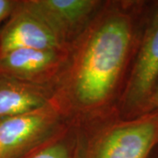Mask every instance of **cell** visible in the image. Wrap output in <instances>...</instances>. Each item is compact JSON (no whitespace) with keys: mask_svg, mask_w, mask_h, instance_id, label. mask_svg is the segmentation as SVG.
Masks as SVG:
<instances>
[{"mask_svg":"<svg viewBox=\"0 0 158 158\" xmlns=\"http://www.w3.org/2000/svg\"><path fill=\"white\" fill-rule=\"evenodd\" d=\"M158 142V115H118L94 138H84L80 158H148Z\"/></svg>","mask_w":158,"mask_h":158,"instance_id":"cell-3","label":"cell"},{"mask_svg":"<svg viewBox=\"0 0 158 158\" xmlns=\"http://www.w3.org/2000/svg\"><path fill=\"white\" fill-rule=\"evenodd\" d=\"M51 29L28 11L16 5L13 12L0 27V56L21 48L68 49Z\"/></svg>","mask_w":158,"mask_h":158,"instance_id":"cell-7","label":"cell"},{"mask_svg":"<svg viewBox=\"0 0 158 158\" xmlns=\"http://www.w3.org/2000/svg\"><path fill=\"white\" fill-rule=\"evenodd\" d=\"M23 10L40 19L67 47L84 32L103 6L97 0L18 1Z\"/></svg>","mask_w":158,"mask_h":158,"instance_id":"cell-5","label":"cell"},{"mask_svg":"<svg viewBox=\"0 0 158 158\" xmlns=\"http://www.w3.org/2000/svg\"><path fill=\"white\" fill-rule=\"evenodd\" d=\"M145 1L103 4L69 45L67 61L52 85L53 100L64 116H102L119 102L146 16ZM118 110V109H117Z\"/></svg>","mask_w":158,"mask_h":158,"instance_id":"cell-1","label":"cell"},{"mask_svg":"<svg viewBox=\"0 0 158 158\" xmlns=\"http://www.w3.org/2000/svg\"><path fill=\"white\" fill-rule=\"evenodd\" d=\"M53 101L50 87L0 73V119L32 113Z\"/></svg>","mask_w":158,"mask_h":158,"instance_id":"cell-8","label":"cell"},{"mask_svg":"<svg viewBox=\"0 0 158 158\" xmlns=\"http://www.w3.org/2000/svg\"><path fill=\"white\" fill-rule=\"evenodd\" d=\"M70 120L53 101L32 113L0 119V158H17Z\"/></svg>","mask_w":158,"mask_h":158,"instance_id":"cell-4","label":"cell"},{"mask_svg":"<svg viewBox=\"0 0 158 158\" xmlns=\"http://www.w3.org/2000/svg\"><path fill=\"white\" fill-rule=\"evenodd\" d=\"M142 115H158V82L139 116Z\"/></svg>","mask_w":158,"mask_h":158,"instance_id":"cell-10","label":"cell"},{"mask_svg":"<svg viewBox=\"0 0 158 158\" xmlns=\"http://www.w3.org/2000/svg\"><path fill=\"white\" fill-rule=\"evenodd\" d=\"M148 158H158V142L156 144V146L153 148Z\"/></svg>","mask_w":158,"mask_h":158,"instance_id":"cell-12","label":"cell"},{"mask_svg":"<svg viewBox=\"0 0 158 158\" xmlns=\"http://www.w3.org/2000/svg\"><path fill=\"white\" fill-rule=\"evenodd\" d=\"M16 5V0H0V27L1 24L10 18Z\"/></svg>","mask_w":158,"mask_h":158,"instance_id":"cell-11","label":"cell"},{"mask_svg":"<svg viewBox=\"0 0 158 158\" xmlns=\"http://www.w3.org/2000/svg\"><path fill=\"white\" fill-rule=\"evenodd\" d=\"M158 82V1L148 4L135 55L118 105L121 118L138 117Z\"/></svg>","mask_w":158,"mask_h":158,"instance_id":"cell-2","label":"cell"},{"mask_svg":"<svg viewBox=\"0 0 158 158\" xmlns=\"http://www.w3.org/2000/svg\"><path fill=\"white\" fill-rule=\"evenodd\" d=\"M76 123L69 120L45 141L17 158H80L84 137Z\"/></svg>","mask_w":158,"mask_h":158,"instance_id":"cell-9","label":"cell"},{"mask_svg":"<svg viewBox=\"0 0 158 158\" xmlns=\"http://www.w3.org/2000/svg\"><path fill=\"white\" fill-rule=\"evenodd\" d=\"M68 49L21 48L0 56V73L50 87L65 65Z\"/></svg>","mask_w":158,"mask_h":158,"instance_id":"cell-6","label":"cell"}]
</instances>
